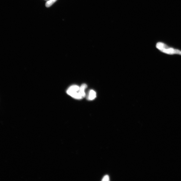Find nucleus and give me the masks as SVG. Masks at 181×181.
<instances>
[{
    "label": "nucleus",
    "instance_id": "f257e3e1",
    "mask_svg": "<svg viewBox=\"0 0 181 181\" xmlns=\"http://www.w3.org/2000/svg\"><path fill=\"white\" fill-rule=\"evenodd\" d=\"M156 47L160 51L167 54L181 55V51L178 50L169 48L164 43H162L159 42L157 43L156 45Z\"/></svg>",
    "mask_w": 181,
    "mask_h": 181
},
{
    "label": "nucleus",
    "instance_id": "7ed1b4c3",
    "mask_svg": "<svg viewBox=\"0 0 181 181\" xmlns=\"http://www.w3.org/2000/svg\"><path fill=\"white\" fill-rule=\"evenodd\" d=\"M96 97V93L94 90L90 91L87 99L89 100H94Z\"/></svg>",
    "mask_w": 181,
    "mask_h": 181
},
{
    "label": "nucleus",
    "instance_id": "20e7f679",
    "mask_svg": "<svg viewBox=\"0 0 181 181\" xmlns=\"http://www.w3.org/2000/svg\"><path fill=\"white\" fill-rule=\"evenodd\" d=\"M87 86L86 84H83L80 87V91L81 94L83 98L85 97L86 96L84 90L87 88Z\"/></svg>",
    "mask_w": 181,
    "mask_h": 181
},
{
    "label": "nucleus",
    "instance_id": "f03ea898",
    "mask_svg": "<svg viewBox=\"0 0 181 181\" xmlns=\"http://www.w3.org/2000/svg\"><path fill=\"white\" fill-rule=\"evenodd\" d=\"M80 87L77 85H72L70 87L67 91V93L72 97L77 99L83 98L80 91Z\"/></svg>",
    "mask_w": 181,
    "mask_h": 181
},
{
    "label": "nucleus",
    "instance_id": "39448f33",
    "mask_svg": "<svg viewBox=\"0 0 181 181\" xmlns=\"http://www.w3.org/2000/svg\"><path fill=\"white\" fill-rule=\"evenodd\" d=\"M57 0H49V1L47 2L46 4V6L47 7H51L52 5H53L54 3L56 2Z\"/></svg>",
    "mask_w": 181,
    "mask_h": 181
},
{
    "label": "nucleus",
    "instance_id": "423d86ee",
    "mask_svg": "<svg viewBox=\"0 0 181 181\" xmlns=\"http://www.w3.org/2000/svg\"><path fill=\"white\" fill-rule=\"evenodd\" d=\"M102 181H109V176H107V175H106V176H105L103 178V180H102Z\"/></svg>",
    "mask_w": 181,
    "mask_h": 181
}]
</instances>
